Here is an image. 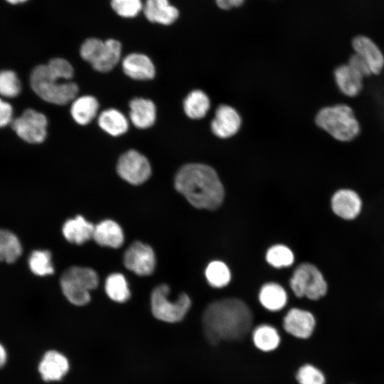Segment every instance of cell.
<instances>
[{"label": "cell", "mask_w": 384, "mask_h": 384, "mask_svg": "<svg viewBox=\"0 0 384 384\" xmlns=\"http://www.w3.org/2000/svg\"><path fill=\"white\" fill-rule=\"evenodd\" d=\"M254 316L251 309L238 298H224L210 303L202 315V329L208 343L238 341L252 329Z\"/></svg>", "instance_id": "6da1fadb"}, {"label": "cell", "mask_w": 384, "mask_h": 384, "mask_svg": "<svg viewBox=\"0 0 384 384\" xmlns=\"http://www.w3.org/2000/svg\"><path fill=\"white\" fill-rule=\"evenodd\" d=\"M176 191L195 208L215 210L222 204L224 188L215 171L202 164L183 166L175 176Z\"/></svg>", "instance_id": "7a4b0ae2"}, {"label": "cell", "mask_w": 384, "mask_h": 384, "mask_svg": "<svg viewBox=\"0 0 384 384\" xmlns=\"http://www.w3.org/2000/svg\"><path fill=\"white\" fill-rule=\"evenodd\" d=\"M74 70L65 59L55 58L32 70L30 82L34 92L43 100L58 105L73 101L78 87L70 81Z\"/></svg>", "instance_id": "3957f363"}, {"label": "cell", "mask_w": 384, "mask_h": 384, "mask_svg": "<svg viewBox=\"0 0 384 384\" xmlns=\"http://www.w3.org/2000/svg\"><path fill=\"white\" fill-rule=\"evenodd\" d=\"M315 120L320 128L339 142H350L361 131L359 122L353 109L345 104L322 108L317 113Z\"/></svg>", "instance_id": "277c9868"}, {"label": "cell", "mask_w": 384, "mask_h": 384, "mask_svg": "<svg viewBox=\"0 0 384 384\" xmlns=\"http://www.w3.org/2000/svg\"><path fill=\"white\" fill-rule=\"evenodd\" d=\"M289 284L296 297H306L312 302L320 301L329 292V283L324 274L311 262H304L297 267Z\"/></svg>", "instance_id": "5b68a950"}, {"label": "cell", "mask_w": 384, "mask_h": 384, "mask_svg": "<svg viewBox=\"0 0 384 384\" xmlns=\"http://www.w3.org/2000/svg\"><path fill=\"white\" fill-rule=\"evenodd\" d=\"M122 54V44L114 38L102 40L96 37L86 38L80 48V55L92 68L106 73L118 63Z\"/></svg>", "instance_id": "8992f818"}, {"label": "cell", "mask_w": 384, "mask_h": 384, "mask_svg": "<svg viewBox=\"0 0 384 384\" xmlns=\"http://www.w3.org/2000/svg\"><path fill=\"white\" fill-rule=\"evenodd\" d=\"M98 282V276L92 269L73 266L62 274L60 286L71 304L83 306L90 302V291L97 287Z\"/></svg>", "instance_id": "52a82bcc"}, {"label": "cell", "mask_w": 384, "mask_h": 384, "mask_svg": "<svg viewBox=\"0 0 384 384\" xmlns=\"http://www.w3.org/2000/svg\"><path fill=\"white\" fill-rule=\"evenodd\" d=\"M170 288L162 284L153 290L151 307L154 316L166 323H177L183 319L191 306V300L186 293L180 294L176 299L169 298Z\"/></svg>", "instance_id": "ba28073f"}, {"label": "cell", "mask_w": 384, "mask_h": 384, "mask_svg": "<svg viewBox=\"0 0 384 384\" xmlns=\"http://www.w3.org/2000/svg\"><path fill=\"white\" fill-rule=\"evenodd\" d=\"M46 116L33 109L24 110L11 124L12 129L23 140L31 144L43 142L47 135Z\"/></svg>", "instance_id": "9c48e42d"}, {"label": "cell", "mask_w": 384, "mask_h": 384, "mask_svg": "<svg viewBox=\"0 0 384 384\" xmlns=\"http://www.w3.org/2000/svg\"><path fill=\"white\" fill-rule=\"evenodd\" d=\"M117 171L122 179L133 185L144 183L151 173L146 157L134 149L126 151L119 157Z\"/></svg>", "instance_id": "30bf717a"}, {"label": "cell", "mask_w": 384, "mask_h": 384, "mask_svg": "<svg viewBox=\"0 0 384 384\" xmlns=\"http://www.w3.org/2000/svg\"><path fill=\"white\" fill-rule=\"evenodd\" d=\"M363 201L360 193L351 188H341L330 198V208L333 214L343 221H353L361 214Z\"/></svg>", "instance_id": "8fae6325"}, {"label": "cell", "mask_w": 384, "mask_h": 384, "mask_svg": "<svg viewBox=\"0 0 384 384\" xmlns=\"http://www.w3.org/2000/svg\"><path fill=\"white\" fill-rule=\"evenodd\" d=\"M124 264L127 269L138 275H149L156 265L154 252L149 245L135 242L126 250Z\"/></svg>", "instance_id": "7c38bea8"}, {"label": "cell", "mask_w": 384, "mask_h": 384, "mask_svg": "<svg viewBox=\"0 0 384 384\" xmlns=\"http://www.w3.org/2000/svg\"><path fill=\"white\" fill-rule=\"evenodd\" d=\"M70 368L68 357L54 349L47 351L38 365V371L41 379L47 383L60 381L67 375Z\"/></svg>", "instance_id": "4fadbf2b"}, {"label": "cell", "mask_w": 384, "mask_h": 384, "mask_svg": "<svg viewBox=\"0 0 384 384\" xmlns=\"http://www.w3.org/2000/svg\"><path fill=\"white\" fill-rule=\"evenodd\" d=\"M283 328L289 335L301 339L309 338L316 326L312 312L300 308H292L283 319Z\"/></svg>", "instance_id": "5bb4252c"}, {"label": "cell", "mask_w": 384, "mask_h": 384, "mask_svg": "<svg viewBox=\"0 0 384 384\" xmlns=\"http://www.w3.org/2000/svg\"><path fill=\"white\" fill-rule=\"evenodd\" d=\"M142 14L151 23L170 26L178 19L180 12L170 0H144Z\"/></svg>", "instance_id": "9a60e30c"}, {"label": "cell", "mask_w": 384, "mask_h": 384, "mask_svg": "<svg viewBox=\"0 0 384 384\" xmlns=\"http://www.w3.org/2000/svg\"><path fill=\"white\" fill-rule=\"evenodd\" d=\"M355 53L368 64L371 73L380 74L384 68V55L378 46L368 37L358 36L352 41Z\"/></svg>", "instance_id": "2e32d148"}, {"label": "cell", "mask_w": 384, "mask_h": 384, "mask_svg": "<svg viewBox=\"0 0 384 384\" xmlns=\"http://www.w3.org/2000/svg\"><path fill=\"white\" fill-rule=\"evenodd\" d=\"M240 124V117L234 108L220 105L216 110L215 118L211 122V129L217 137L228 138L236 134Z\"/></svg>", "instance_id": "e0dca14e"}, {"label": "cell", "mask_w": 384, "mask_h": 384, "mask_svg": "<svg viewBox=\"0 0 384 384\" xmlns=\"http://www.w3.org/2000/svg\"><path fill=\"white\" fill-rule=\"evenodd\" d=\"M122 68L128 77L134 80H151L155 75L154 63L143 53H132L127 55L123 59Z\"/></svg>", "instance_id": "ac0fdd59"}, {"label": "cell", "mask_w": 384, "mask_h": 384, "mask_svg": "<svg viewBox=\"0 0 384 384\" xmlns=\"http://www.w3.org/2000/svg\"><path fill=\"white\" fill-rule=\"evenodd\" d=\"M334 76L338 90L344 95L353 97L361 92L363 78L348 63L338 65L334 70Z\"/></svg>", "instance_id": "d6986e66"}, {"label": "cell", "mask_w": 384, "mask_h": 384, "mask_svg": "<svg viewBox=\"0 0 384 384\" xmlns=\"http://www.w3.org/2000/svg\"><path fill=\"white\" fill-rule=\"evenodd\" d=\"M129 117L137 128L146 129L156 120V109L154 103L148 99L136 97L129 102Z\"/></svg>", "instance_id": "ffe728a7"}, {"label": "cell", "mask_w": 384, "mask_h": 384, "mask_svg": "<svg viewBox=\"0 0 384 384\" xmlns=\"http://www.w3.org/2000/svg\"><path fill=\"white\" fill-rule=\"evenodd\" d=\"M92 238L100 245L117 248L124 242L122 229L112 220H105L95 226Z\"/></svg>", "instance_id": "44dd1931"}, {"label": "cell", "mask_w": 384, "mask_h": 384, "mask_svg": "<svg viewBox=\"0 0 384 384\" xmlns=\"http://www.w3.org/2000/svg\"><path fill=\"white\" fill-rule=\"evenodd\" d=\"M95 226L82 216L78 215L65 221L63 234L70 242L80 245L93 236Z\"/></svg>", "instance_id": "7402d4cb"}, {"label": "cell", "mask_w": 384, "mask_h": 384, "mask_svg": "<svg viewBox=\"0 0 384 384\" xmlns=\"http://www.w3.org/2000/svg\"><path fill=\"white\" fill-rule=\"evenodd\" d=\"M254 346L260 351L268 353L276 350L281 342L277 329L270 324L257 326L252 331Z\"/></svg>", "instance_id": "603a6c76"}, {"label": "cell", "mask_w": 384, "mask_h": 384, "mask_svg": "<svg viewBox=\"0 0 384 384\" xmlns=\"http://www.w3.org/2000/svg\"><path fill=\"white\" fill-rule=\"evenodd\" d=\"M259 301L268 311H277L285 306L287 302V294L281 285L270 282L264 284L260 289Z\"/></svg>", "instance_id": "cb8c5ba5"}, {"label": "cell", "mask_w": 384, "mask_h": 384, "mask_svg": "<svg viewBox=\"0 0 384 384\" xmlns=\"http://www.w3.org/2000/svg\"><path fill=\"white\" fill-rule=\"evenodd\" d=\"M99 103L95 97L84 95L75 99L70 107L73 119L80 125L89 124L96 116Z\"/></svg>", "instance_id": "d4e9b609"}, {"label": "cell", "mask_w": 384, "mask_h": 384, "mask_svg": "<svg viewBox=\"0 0 384 384\" xmlns=\"http://www.w3.org/2000/svg\"><path fill=\"white\" fill-rule=\"evenodd\" d=\"M22 251L18 237L9 230L0 228V262L13 263L20 257Z\"/></svg>", "instance_id": "484cf974"}, {"label": "cell", "mask_w": 384, "mask_h": 384, "mask_svg": "<svg viewBox=\"0 0 384 384\" xmlns=\"http://www.w3.org/2000/svg\"><path fill=\"white\" fill-rule=\"evenodd\" d=\"M98 124L102 129L114 137L124 134L129 126L125 116L115 109L102 112L98 117Z\"/></svg>", "instance_id": "4316f807"}, {"label": "cell", "mask_w": 384, "mask_h": 384, "mask_svg": "<svg viewBox=\"0 0 384 384\" xmlns=\"http://www.w3.org/2000/svg\"><path fill=\"white\" fill-rule=\"evenodd\" d=\"M210 107V100L207 95L197 90L190 92L183 101L186 114L191 119L203 117Z\"/></svg>", "instance_id": "83f0119b"}, {"label": "cell", "mask_w": 384, "mask_h": 384, "mask_svg": "<svg viewBox=\"0 0 384 384\" xmlns=\"http://www.w3.org/2000/svg\"><path fill=\"white\" fill-rule=\"evenodd\" d=\"M105 291L112 300L123 303L130 297V291L124 276L119 273L109 275L105 282Z\"/></svg>", "instance_id": "f1b7e54d"}, {"label": "cell", "mask_w": 384, "mask_h": 384, "mask_svg": "<svg viewBox=\"0 0 384 384\" xmlns=\"http://www.w3.org/2000/svg\"><path fill=\"white\" fill-rule=\"evenodd\" d=\"M28 264L31 272L37 276H47L54 272L51 253L48 250H36L33 251L28 257Z\"/></svg>", "instance_id": "f546056e"}, {"label": "cell", "mask_w": 384, "mask_h": 384, "mask_svg": "<svg viewBox=\"0 0 384 384\" xmlns=\"http://www.w3.org/2000/svg\"><path fill=\"white\" fill-rule=\"evenodd\" d=\"M205 274L208 284L215 288L225 287L231 279L228 267L219 260L210 262L206 269Z\"/></svg>", "instance_id": "4dcf8cb0"}, {"label": "cell", "mask_w": 384, "mask_h": 384, "mask_svg": "<svg viewBox=\"0 0 384 384\" xmlns=\"http://www.w3.org/2000/svg\"><path fill=\"white\" fill-rule=\"evenodd\" d=\"M113 12L124 19H132L142 14L144 0H110Z\"/></svg>", "instance_id": "1f68e13d"}, {"label": "cell", "mask_w": 384, "mask_h": 384, "mask_svg": "<svg viewBox=\"0 0 384 384\" xmlns=\"http://www.w3.org/2000/svg\"><path fill=\"white\" fill-rule=\"evenodd\" d=\"M266 260L274 267H286L294 262V255L288 247L284 245H275L268 249Z\"/></svg>", "instance_id": "d6a6232c"}, {"label": "cell", "mask_w": 384, "mask_h": 384, "mask_svg": "<svg viewBox=\"0 0 384 384\" xmlns=\"http://www.w3.org/2000/svg\"><path fill=\"white\" fill-rule=\"evenodd\" d=\"M21 83L16 74L12 70L0 71V95L14 97L19 94Z\"/></svg>", "instance_id": "836d02e7"}, {"label": "cell", "mask_w": 384, "mask_h": 384, "mask_svg": "<svg viewBox=\"0 0 384 384\" xmlns=\"http://www.w3.org/2000/svg\"><path fill=\"white\" fill-rule=\"evenodd\" d=\"M299 384H325V376L322 371L311 364H304L299 367L296 373Z\"/></svg>", "instance_id": "e575fe53"}, {"label": "cell", "mask_w": 384, "mask_h": 384, "mask_svg": "<svg viewBox=\"0 0 384 384\" xmlns=\"http://www.w3.org/2000/svg\"><path fill=\"white\" fill-rule=\"evenodd\" d=\"M348 64L363 78L372 74L366 61L356 53L350 57Z\"/></svg>", "instance_id": "d590c367"}, {"label": "cell", "mask_w": 384, "mask_h": 384, "mask_svg": "<svg viewBox=\"0 0 384 384\" xmlns=\"http://www.w3.org/2000/svg\"><path fill=\"white\" fill-rule=\"evenodd\" d=\"M13 108L11 105L0 98V128L11 122Z\"/></svg>", "instance_id": "8d00e7d4"}, {"label": "cell", "mask_w": 384, "mask_h": 384, "mask_svg": "<svg viewBox=\"0 0 384 384\" xmlns=\"http://www.w3.org/2000/svg\"><path fill=\"white\" fill-rule=\"evenodd\" d=\"M218 7L223 10H229L240 6L245 0H215Z\"/></svg>", "instance_id": "74e56055"}, {"label": "cell", "mask_w": 384, "mask_h": 384, "mask_svg": "<svg viewBox=\"0 0 384 384\" xmlns=\"http://www.w3.org/2000/svg\"><path fill=\"white\" fill-rule=\"evenodd\" d=\"M7 358L8 355L4 345L0 343V368H3L5 366L7 361Z\"/></svg>", "instance_id": "f35d334b"}, {"label": "cell", "mask_w": 384, "mask_h": 384, "mask_svg": "<svg viewBox=\"0 0 384 384\" xmlns=\"http://www.w3.org/2000/svg\"><path fill=\"white\" fill-rule=\"evenodd\" d=\"M9 3L12 4H19L22 2H25L27 0H6Z\"/></svg>", "instance_id": "ab89813d"}]
</instances>
